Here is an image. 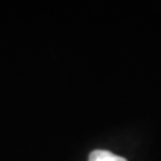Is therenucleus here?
<instances>
[{
  "mask_svg": "<svg viewBox=\"0 0 161 161\" xmlns=\"http://www.w3.org/2000/svg\"><path fill=\"white\" fill-rule=\"evenodd\" d=\"M88 161H128L125 158L119 155H116L114 153H111L109 150L104 149H97L93 150L90 154Z\"/></svg>",
  "mask_w": 161,
  "mask_h": 161,
  "instance_id": "nucleus-1",
  "label": "nucleus"
}]
</instances>
